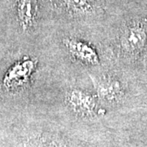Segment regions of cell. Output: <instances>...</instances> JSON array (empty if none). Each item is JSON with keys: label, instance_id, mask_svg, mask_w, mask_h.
<instances>
[{"label": "cell", "instance_id": "cell-1", "mask_svg": "<svg viewBox=\"0 0 147 147\" xmlns=\"http://www.w3.org/2000/svg\"><path fill=\"white\" fill-rule=\"evenodd\" d=\"M119 44L122 51L127 55L140 56L147 45L146 19H135L127 24L121 33Z\"/></svg>", "mask_w": 147, "mask_h": 147}, {"label": "cell", "instance_id": "cell-2", "mask_svg": "<svg viewBox=\"0 0 147 147\" xmlns=\"http://www.w3.org/2000/svg\"><path fill=\"white\" fill-rule=\"evenodd\" d=\"M66 100L74 112L84 117H94L105 112L99 107L94 96L83 90H70L67 94Z\"/></svg>", "mask_w": 147, "mask_h": 147}, {"label": "cell", "instance_id": "cell-3", "mask_svg": "<svg viewBox=\"0 0 147 147\" xmlns=\"http://www.w3.org/2000/svg\"><path fill=\"white\" fill-rule=\"evenodd\" d=\"M89 77L96 92V96L100 100L106 103H115L123 96L124 89L119 80L110 77L97 78L92 74Z\"/></svg>", "mask_w": 147, "mask_h": 147}, {"label": "cell", "instance_id": "cell-4", "mask_svg": "<svg viewBox=\"0 0 147 147\" xmlns=\"http://www.w3.org/2000/svg\"><path fill=\"white\" fill-rule=\"evenodd\" d=\"M35 61L29 58L13 65L6 73L3 85L7 89H15L26 84L35 69Z\"/></svg>", "mask_w": 147, "mask_h": 147}, {"label": "cell", "instance_id": "cell-5", "mask_svg": "<svg viewBox=\"0 0 147 147\" xmlns=\"http://www.w3.org/2000/svg\"><path fill=\"white\" fill-rule=\"evenodd\" d=\"M63 43L72 57L79 61L89 65L100 63L99 54L88 42L76 38H66L63 40Z\"/></svg>", "mask_w": 147, "mask_h": 147}, {"label": "cell", "instance_id": "cell-6", "mask_svg": "<svg viewBox=\"0 0 147 147\" xmlns=\"http://www.w3.org/2000/svg\"><path fill=\"white\" fill-rule=\"evenodd\" d=\"M17 12L22 27L26 30L31 27L35 21L38 12L37 0H18Z\"/></svg>", "mask_w": 147, "mask_h": 147}, {"label": "cell", "instance_id": "cell-7", "mask_svg": "<svg viewBox=\"0 0 147 147\" xmlns=\"http://www.w3.org/2000/svg\"><path fill=\"white\" fill-rule=\"evenodd\" d=\"M67 9L79 14H85L92 11L88 0H62Z\"/></svg>", "mask_w": 147, "mask_h": 147}]
</instances>
